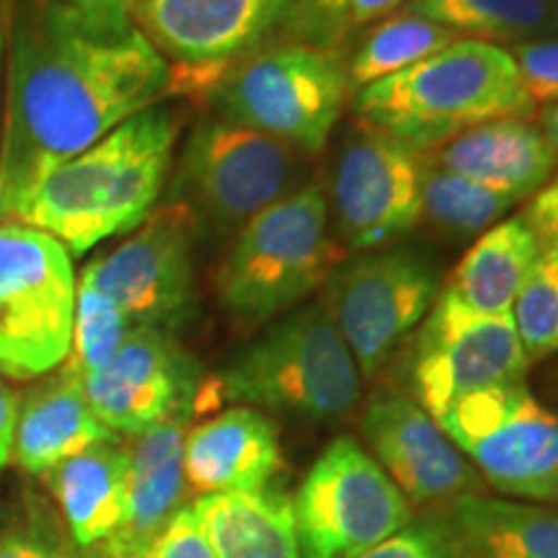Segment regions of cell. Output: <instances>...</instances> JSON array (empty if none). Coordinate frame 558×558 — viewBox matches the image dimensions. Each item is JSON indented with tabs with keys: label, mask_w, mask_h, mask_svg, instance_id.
<instances>
[{
	"label": "cell",
	"mask_w": 558,
	"mask_h": 558,
	"mask_svg": "<svg viewBox=\"0 0 558 558\" xmlns=\"http://www.w3.org/2000/svg\"><path fill=\"white\" fill-rule=\"evenodd\" d=\"M0 220L54 166L171 94V65L135 24H90L62 0L19 19L5 68Z\"/></svg>",
	"instance_id": "6da1fadb"
},
{
	"label": "cell",
	"mask_w": 558,
	"mask_h": 558,
	"mask_svg": "<svg viewBox=\"0 0 558 558\" xmlns=\"http://www.w3.org/2000/svg\"><path fill=\"white\" fill-rule=\"evenodd\" d=\"M177 135L169 109L140 111L88 150L54 166L9 220L52 235L70 256L130 233L156 207Z\"/></svg>",
	"instance_id": "7a4b0ae2"
},
{
	"label": "cell",
	"mask_w": 558,
	"mask_h": 558,
	"mask_svg": "<svg viewBox=\"0 0 558 558\" xmlns=\"http://www.w3.org/2000/svg\"><path fill=\"white\" fill-rule=\"evenodd\" d=\"M357 122L427 153L478 124L535 114L505 47L458 39L416 65L354 90Z\"/></svg>",
	"instance_id": "3957f363"
},
{
	"label": "cell",
	"mask_w": 558,
	"mask_h": 558,
	"mask_svg": "<svg viewBox=\"0 0 558 558\" xmlns=\"http://www.w3.org/2000/svg\"><path fill=\"white\" fill-rule=\"evenodd\" d=\"M344 259L329 230V197L320 181L300 186L239 230L218 271V295L246 324L284 316L313 295Z\"/></svg>",
	"instance_id": "277c9868"
},
{
	"label": "cell",
	"mask_w": 558,
	"mask_h": 558,
	"mask_svg": "<svg viewBox=\"0 0 558 558\" xmlns=\"http://www.w3.org/2000/svg\"><path fill=\"white\" fill-rule=\"evenodd\" d=\"M222 399L311 422L344 418L357 407L362 373L320 303L284 313L228 362Z\"/></svg>",
	"instance_id": "5b68a950"
},
{
	"label": "cell",
	"mask_w": 558,
	"mask_h": 558,
	"mask_svg": "<svg viewBox=\"0 0 558 558\" xmlns=\"http://www.w3.org/2000/svg\"><path fill=\"white\" fill-rule=\"evenodd\" d=\"M349 94L347 62L339 50L290 39L256 47L235 62L213 101L226 120L316 156L329 143Z\"/></svg>",
	"instance_id": "8992f818"
},
{
	"label": "cell",
	"mask_w": 558,
	"mask_h": 558,
	"mask_svg": "<svg viewBox=\"0 0 558 558\" xmlns=\"http://www.w3.org/2000/svg\"><path fill=\"white\" fill-rule=\"evenodd\" d=\"M75 290L58 239L19 222L0 226V375L32 380L68 360Z\"/></svg>",
	"instance_id": "52a82bcc"
},
{
	"label": "cell",
	"mask_w": 558,
	"mask_h": 558,
	"mask_svg": "<svg viewBox=\"0 0 558 558\" xmlns=\"http://www.w3.org/2000/svg\"><path fill=\"white\" fill-rule=\"evenodd\" d=\"M305 153L226 117L205 120L181 156L179 192L197 220L241 230L251 218L300 190Z\"/></svg>",
	"instance_id": "ba28073f"
},
{
	"label": "cell",
	"mask_w": 558,
	"mask_h": 558,
	"mask_svg": "<svg viewBox=\"0 0 558 558\" xmlns=\"http://www.w3.org/2000/svg\"><path fill=\"white\" fill-rule=\"evenodd\" d=\"M437 424L488 486L530 505H558V414L525 383L465 396Z\"/></svg>",
	"instance_id": "9c48e42d"
},
{
	"label": "cell",
	"mask_w": 558,
	"mask_h": 558,
	"mask_svg": "<svg viewBox=\"0 0 558 558\" xmlns=\"http://www.w3.org/2000/svg\"><path fill=\"white\" fill-rule=\"evenodd\" d=\"M292 505L303 558H354L414 520L411 501L352 437L326 445Z\"/></svg>",
	"instance_id": "30bf717a"
},
{
	"label": "cell",
	"mask_w": 558,
	"mask_h": 558,
	"mask_svg": "<svg viewBox=\"0 0 558 558\" xmlns=\"http://www.w3.org/2000/svg\"><path fill=\"white\" fill-rule=\"evenodd\" d=\"M439 295L429 259L414 248L365 251L341 262L324 282V308L357 362L373 378L401 339L427 316Z\"/></svg>",
	"instance_id": "8fae6325"
},
{
	"label": "cell",
	"mask_w": 558,
	"mask_h": 558,
	"mask_svg": "<svg viewBox=\"0 0 558 558\" xmlns=\"http://www.w3.org/2000/svg\"><path fill=\"white\" fill-rule=\"evenodd\" d=\"M530 365L512 313L481 316L439 290L411 347L409 386L437 422L465 396L525 383Z\"/></svg>",
	"instance_id": "7c38bea8"
},
{
	"label": "cell",
	"mask_w": 558,
	"mask_h": 558,
	"mask_svg": "<svg viewBox=\"0 0 558 558\" xmlns=\"http://www.w3.org/2000/svg\"><path fill=\"white\" fill-rule=\"evenodd\" d=\"M422 153L357 122L331 171L329 209L352 251H375L422 220Z\"/></svg>",
	"instance_id": "4fadbf2b"
},
{
	"label": "cell",
	"mask_w": 558,
	"mask_h": 558,
	"mask_svg": "<svg viewBox=\"0 0 558 558\" xmlns=\"http://www.w3.org/2000/svg\"><path fill=\"white\" fill-rule=\"evenodd\" d=\"M194 228L184 202H171L140 226L132 239L83 269V282L145 329H171L184 320L194 290Z\"/></svg>",
	"instance_id": "5bb4252c"
},
{
	"label": "cell",
	"mask_w": 558,
	"mask_h": 558,
	"mask_svg": "<svg viewBox=\"0 0 558 558\" xmlns=\"http://www.w3.org/2000/svg\"><path fill=\"white\" fill-rule=\"evenodd\" d=\"M290 9L292 0H135L132 19L173 70L222 81Z\"/></svg>",
	"instance_id": "9a60e30c"
},
{
	"label": "cell",
	"mask_w": 558,
	"mask_h": 558,
	"mask_svg": "<svg viewBox=\"0 0 558 558\" xmlns=\"http://www.w3.org/2000/svg\"><path fill=\"white\" fill-rule=\"evenodd\" d=\"M86 399L104 427L140 435L173 414H192L194 362L160 329L135 326L107 365L83 375Z\"/></svg>",
	"instance_id": "2e32d148"
},
{
	"label": "cell",
	"mask_w": 558,
	"mask_h": 558,
	"mask_svg": "<svg viewBox=\"0 0 558 558\" xmlns=\"http://www.w3.org/2000/svg\"><path fill=\"white\" fill-rule=\"evenodd\" d=\"M362 435L380 469L416 505H448L484 486L469 458L409 396L373 393L362 414Z\"/></svg>",
	"instance_id": "e0dca14e"
},
{
	"label": "cell",
	"mask_w": 558,
	"mask_h": 558,
	"mask_svg": "<svg viewBox=\"0 0 558 558\" xmlns=\"http://www.w3.org/2000/svg\"><path fill=\"white\" fill-rule=\"evenodd\" d=\"M186 418L190 414H173L135 435L128 448V509L114 535L94 548L96 558H148L153 543L186 505Z\"/></svg>",
	"instance_id": "ac0fdd59"
},
{
	"label": "cell",
	"mask_w": 558,
	"mask_h": 558,
	"mask_svg": "<svg viewBox=\"0 0 558 558\" xmlns=\"http://www.w3.org/2000/svg\"><path fill=\"white\" fill-rule=\"evenodd\" d=\"M282 469L279 432L259 409L233 407L186 432L184 478L199 497L262 492Z\"/></svg>",
	"instance_id": "d6986e66"
},
{
	"label": "cell",
	"mask_w": 558,
	"mask_h": 558,
	"mask_svg": "<svg viewBox=\"0 0 558 558\" xmlns=\"http://www.w3.org/2000/svg\"><path fill=\"white\" fill-rule=\"evenodd\" d=\"M422 156L439 169L518 202L538 194L556 173V156L546 135L522 117L478 124Z\"/></svg>",
	"instance_id": "ffe728a7"
},
{
	"label": "cell",
	"mask_w": 558,
	"mask_h": 558,
	"mask_svg": "<svg viewBox=\"0 0 558 558\" xmlns=\"http://www.w3.org/2000/svg\"><path fill=\"white\" fill-rule=\"evenodd\" d=\"M452 558H558V507L469 494L439 507Z\"/></svg>",
	"instance_id": "44dd1931"
},
{
	"label": "cell",
	"mask_w": 558,
	"mask_h": 558,
	"mask_svg": "<svg viewBox=\"0 0 558 558\" xmlns=\"http://www.w3.org/2000/svg\"><path fill=\"white\" fill-rule=\"evenodd\" d=\"M117 435L104 427L83 390V378L62 365L19 403L13 460L29 473H47L62 460Z\"/></svg>",
	"instance_id": "7402d4cb"
},
{
	"label": "cell",
	"mask_w": 558,
	"mask_h": 558,
	"mask_svg": "<svg viewBox=\"0 0 558 558\" xmlns=\"http://www.w3.org/2000/svg\"><path fill=\"white\" fill-rule=\"evenodd\" d=\"M73 541L94 550L114 535L128 509L130 452L117 439L94 445L45 473Z\"/></svg>",
	"instance_id": "603a6c76"
},
{
	"label": "cell",
	"mask_w": 558,
	"mask_h": 558,
	"mask_svg": "<svg viewBox=\"0 0 558 558\" xmlns=\"http://www.w3.org/2000/svg\"><path fill=\"white\" fill-rule=\"evenodd\" d=\"M215 558H303L292 497L275 488L194 501Z\"/></svg>",
	"instance_id": "cb8c5ba5"
},
{
	"label": "cell",
	"mask_w": 558,
	"mask_h": 558,
	"mask_svg": "<svg viewBox=\"0 0 558 558\" xmlns=\"http://www.w3.org/2000/svg\"><path fill=\"white\" fill-rule=\"evenodd\" d=\"M541 248L525 220L497 222L478 235L445 284V292L481 316L512 313L514 298L525 284Z\"/></svg>",
	"instance_id": "d4e9b609"
},
{
	"label": "cell",
	"mask_w": 558,
	"mask_h": 558,
	"mask_svg": "<svg viewBox=\"0 0 558 558\" xmlns=\"http://www.w3.org/2000/svg\"><path fill=\"white\" fill-rule=\"evenodd\" d=\"M407 11L488 45L558 37V0H409Z\"/></svg>",
	"instance_id": "484cf974"
},
{
	"label": "cell",
	"mask_w": 558,
	"mask_h": 558,
	"mask_svg": "<svg viewBox=\"0 0 558 558\" xmlns=\"http://www.w3.org/2000/svg\"><path fill=\"white\" fill-rule=\"evenodd\" d=\"M458 39V34L450 32L448 26L435 24V21L416 16L411 11L386 16L365 34V39L360 41L357 50L349 58V88L354 94V90L365 88L369 83L401 73V70L416 65V62L445 50Z\"/></svg>",
	"instance_id": "4316f807"
},
{
	"label": "cell",
	"mask_w": 558,
	"mask_h": 558,
	"mask_svg": "<svg viewBox=\"0 0 558 558\" xmlns=\"http://www.w3.org/2000/svg\"><path fill=\"white\" fill-rule=\"evenodd\" d=\"M422 220L450 239H471L486 233L518 205L509 194L494 192L476 181L439 169L422 156Z\"/></svg>",
	"instance_id": "83f0119b"
},
{
	"label": "cell",
	"mask_w": 558,
	"mask_h": 558,
	"mask_svg": "<svg viewBox=\"0 0 558 558\" xmlns=\"http://www.w3.org/2000/svg\"><path fill=\"white\" fill-rule=\"evenodd\" d=\"M132 329H135L132 320L107 295H101L94 284L78 279L73 341H70V354L62 365L73 369L81 378L94 373L120 352Z\"/></svg>",
	"instance_id": "f1b7e54d"
},
{
	"label": "cell",
	"mask_w": 558,
	"mask_h": 558,
	"mask_svg": "<svg viewBox=\"0 0 558 558\" xmlns=\"http://www.w3.org/2000/svg\"><path fill=\"white\" fill-rule=\"evenodd\" d=\"M512 320L530 362L558 352V259L541 254L512 305Z\"/></svg>",
	"instance_id": "f546056e"
},
{
	"label": "cell",
	"mask_w": 558,
	"mask_h": 558,
	"mask_svg": "<svg viewBox=\"0 0 558 558\" xmlns=\"http://www.w3.org/2000/svg\"><path fill=\"white\" fill-rule=\"evenodd\" d=\"M401 3L403 0H292L284 26L298 41L337 50L341 39L390 16Z\"/></svg>",
	"instance_id": "4dcf8cb0"
},
{
	"label": "cell",
	"mask_w": 558,
	"mask_h": 558,
	"mask_svg": "<svg viewBox=\"0 0 558 558\" xmlns=\"http://www.w3.org/2000/svg\"><path fill=\"white\" fill-rule=\"evenodd\" d=\"M533 104H558V37L520 41L507 50Z\"/></svg>",
	"instance_id": "1f68e13d"
},
{
	"label": "cell",
	"mask_w": 558,
	"mask_h": 558,
	"mask_svg": "<svg viewBox=\"0 0 558 558\" xmlns=\"http://www.w3.org/2000/svg\"><path fill=\"white\" fill-rule=\"evenodd\" d=\"M148 558H215L194 505H184L173 514V520L153 543Z\"/></svg>",
	"instance_id": "d6a6232c"
},
{
	"label": "cell",
	"mask_w": 558,
	"mask_h": 558,
	"mask_svg": "<svg viewBox=\"0 0 558 558\" xmlns=\"http://www.w3.org/2000/svg\"><path fill=\"white\" fill-rule=\"evenodd\" d=\"M354 558H452V550L442 530L427 520L422 525L403 527L401 533L390 535V538Z\"/></svg>",
	"instance_id": "836d02e7"
},
{
	"label": "cell",
	"mask_w": 558,
	"mask_h": 558,
	"mask_svg": "<svg viewBox=\"0 0 558 558\" xmlns=\"http://www.w3.org/2000/svg\"><path fill=\"white\" fill-rule=\"evenodd\" d=\"M522 220L538 241L541 254L558 259V179L548 181L538 194H533Z\"/></svg>",
	"instance_id": "e575fe53"
},
{
	"label": "cell",
	"mask_w": 558,
	"mask_h": 558,
	"mask_svg": "<svg viewBox=\"0 0 558 558\" xmlns=\"http://www.w3.org/2000/svg\"><path fill=\"white\" fill-rule=\"evenodd\" d=\"M62 3L78 11L90 24L122 29V26L132 24V5H135V0H62Z\"/></svg>",
	"instance_id": "d590c367"
},
{
	"label": "cell",
	"mask_w": 558,
	"mask_h": 558,
	"mask_svg": "<svg viewBox=\"0 0 558 558\" xmlns=\"http://www.w3.org/2000/svg\"><path fill=\"white\" fill-rule=\"evenodd\" d=\"M19 418V399L16 393L0 380V471L11 463L13 458V435H16Z\"/></svg>",
	"instance_id": "8d00e7d4"
},
{
	"label": "cell",
	"mask_w": 558,
	"mask_h": 558,
	"mask_svg": "<svg viewBox=\"0 0 558 558\" xmlns=\"http://www.w3.org/2000/svg\"><path fill=\"white\" fill-rule=\"evenodd\" d=\"M0 558H54V556L47 554L39 543H34L29 538L0 533Z\"/></svg>",
	"instance_id": "74e56055"
},
{
	"label": "cell",
	"mask_w": 558,
	"mask_h": 558,
	"mask_svg": "<svg viewBox=\"0 0 558 558\" xmlns=\"http://www.w3.org/2000/svg\"><path fill=\"white\" fill-rule=\"evenodd\" d=\"M538 128L546 135L550 150L556 156V171H558V104H546L538 111Z\"/></svg>",
	"instance_id": "f35d334b"
},
{
	"label": "cell",
	"mask_w": 558,
	"mask_h": 558,
	"mask_svg": "<svg viewBox=\"0 0 558 558\" xmlns=\"http://www.w3.org/2000/svg\"><path fill=\"white\" fill-rule=\"evenodd\" d=\"M3 60H5V24L0 13V78H3ZM0 158H3V104H0Z\"/></svg>",
	"instance_id": "ab89813d"
}]
</instances>
